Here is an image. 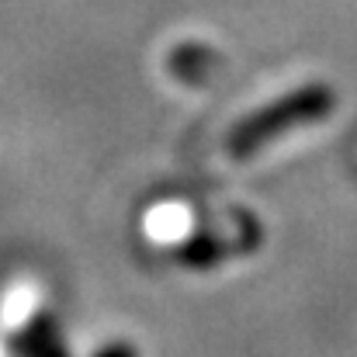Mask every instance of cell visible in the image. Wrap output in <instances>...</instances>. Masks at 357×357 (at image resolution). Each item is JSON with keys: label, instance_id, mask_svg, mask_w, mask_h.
<instances>
[{"label": "cell", "instance_id": "cell-1", "mask_svg": "<svg viewBox=\"0 0 357 357\" xmlns=\"http://www.w3.org/2000/svg\"><path fill=\"white\" fill-rule=\"evenodd\" d=\"M333 101H337V94L326 84H309V87H302L295 94H284L271 108H260L257 115L239 121L236 128L229 132V139H226V149L243 160V156L257 153L264 142H271L284 128H298V125L326 119L330 108H333Z\"/></svg>", "mask_w": 357, "mask_h": 357}]
</instances>
